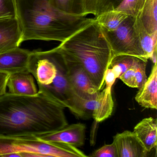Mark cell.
<instances>
[{
    "label": "cell",
    "mask_w": 157,
    "mask_h": 157,
    "mask_svg": "<svg viewBox=\"0 0 157 157\" xmlns=\"http://www.w3.org/2000/svg\"><path fill=\"white\" fill-rule=\"evenodd\" d=\"M65 107L43 94L0 96V136H39L68 124Z\"/></svg>",
    "instance_id": "6da1fadb"
},
{
    "label": "cell",
    "mask_w": 157,
    "mask_h": 157,
    "mask_svg": "<svg viewBox=\"0 0 157 157\" xmlns=\"http://www.w3.org/2000/svg\"><path fill=\"white\" fill-rule=\"evenodd\" d=\"M50 1L16 0L23 42L34 40L62 43L94 21L87 16L57 10Z\"/></svg>",
    "instance_id": "7a4b0ae2"
},
{
    "label": "cell",
    "mask_w": 157,
    "mask_h": 157,
    "mask_svg": "<svg viewBox=\"0 0 157 157\" xmlns=\"http://www.w3.org/2000/svg\"><path fill=\"white\" fill-rule=\"evenodd\" d=\"M56 48L81 65L99 90L104 87L105 73L110 67L112 51L95 20Z\"/></svg>",
    "instance_id": "3957f363"
},
{
    "label": "cell",
    "mask_w": 157,
    "mask_h": 157,
    "mask_svg": "<svg viewBox=\"0 0 157 157\" xmlns=\"http://www.w3.org/2000/svg\"><path fill=\"white\" fill-rule=\"evenodd\" d=\"M22 153H38L43 157H87L78 147L64 143L43 141L36 136H0V157Z\"/></svg>",
    "instance_id": "277c9868"
},
{
    "label": "cell",
    "mask_w": 157,
    "mask_h": 157,
    "mask_svg": "<svg viewBox=\"0 0 157 157\" xmlns=\"http://www.w3.org/2000/svg\"><path fill=\"white\" fill-rule=\"evenodd\" d=\"M135 18L128 16L113 31L101 29L111 48L112 59L117 56L126 55L147 61L134 29Z\"/></svg>",
    "instance_id": "5b68a950"
},
{
    "label": "cell",
    "mask_w": 157,
    "mask_h": 157,
    "mask_svg": "<svg viewBox=\"0 0 157 157\" xmlns=\"http://www.w3.org/2000/svg\"><path fill=\"white\" fill-rule=\"evenodd\" d=\"M56 50L61 56L66 69L67 78L74 90L90 94H93L100 91L81 65Z\"/></svg>",
    "instance_id": "8992f818"
},
{
    "label": "cell",
    "mask_w": 157,
    "mask_h": 157,
    "mask_svg": "<svg viewBox=\"0 0 157 157\" xmlns=\"http://www.w3.org/2000/svg\"><path fill=\"white\" fill-rule=\"evenodd\" d=\"M86 126L83 124L68 125L54 132L37 136L39 139L46 142L68 144L76 147L84 145Z\"/></svg>",
    "instance_id": "52a82bcc"
},
{
    "label": "cell",
    "mask_w": 157,
    "mask_h": 157,
    "mask_svg": "<svg viewBox=\"0 0 157 157\" xmlns=\"http://www.w3.org/2000/svg\"><path fill=\"white\" fill-rule=\"evenodd\" d=\"M118 157H147L148 152L133 131L125 130L114 136Z\"/></svg>",
    "instance_id": "ba28073f"
},
{
    "label": "cell",
    "mask_w": 157,
    "mask_h": 157,
    "mask_svg": "<svg viewBox=\"0 0 157 157\" xmlns=\"http://www.w3.org/2000/svg\"><path fill=\"white\" fill-rule=\"evenodd\" d=\"M23 42L17 17L0 20V53L20 47Z\"/></svg>",
    "instance_id": "9c48e42d"
},
{
    "label": "cell",
    "mask_w": 157,
    "mask_h": 157,
    "mask_svg": "<svg viewBox=\"0 0 157 157\" xmlns=\"http://www.w3.org/2000/svg\"><path fill=\"white\" fill-rule=\"evenodd\" d=\"M31 52L19 47L0 53V73L10 74L28 71Z\"/></svg>",
    "instance_id": "30bf717a"
},
{
    "label": "cell",
    "mask_w": 157,
    "mask_h": 157,
    "mask_svg": "<svg viewBox=\"0 0 157 157\" xmlns=\"http://www.w3.org/2000/svg\"><path fill=\"white\" fill-rule=\"evenodd\" d=\"M7 88L9 93L17 95H33L38 92L34 78L28 71L9 74Z\"/></svg>",
    "instance_id": "8fae6325"
},
{
    "label": "cell",
    "mask_w": 157,
    "mask_h": 157,
    "mask_svg": "<svg viewBox=\"0 0 157 157\" xmlns=\"http://www.w3.org/2000/svg\"><path fill=\"white\" fill-rule=\"evenodd\" d=\"M99 91L93 94H90L80 92L73 89V93L67 108L80 118L88 119L92 117Z\"/></svg>",
    "instance_id": "7c38bea8"
},
{
    "label": "cell",
    "mask_w": 157,
    "mask_h": 157,
    "mask_svg": "<svg viewBox=\"0 0 157 157\" xmlns=\"http://www.w3.org/2000/svg\"><path fill=\"white\" fill-rule=\"evenodd\" d=\"M137 93L135 100L142 107L157 108V65L154 64L151 72L143 85Z\"/></svg>",
    "instance_id": "4fadbf2b"
},
{
    "label": "cell",
    "mask_w": 157,
    "mask_h": 157,
    "mask_svg": "<svg viewBox=\"0 0 157 157\" xmlns=\"http://www.w3.org/2000/svg\"><path fill=\"white\" fill-rule=\"evenodd\" d=\"M133 132L146 150L151 152L157 149V121L152 117L141 120L134 127Z\"/></svg>",
    "instance_id": "5bb4252c"
},
{
    "label": "cell",
    "mask_w": 157,
    "mask_h": 157,
    "mask_svg": "<svg viewBox=\"0 0 157 157\" xmlns=\"http://www.w3.org/2000/svg\"><path fill=\"white\" fill-rule=\"evenodd\" d=\"M111 90V87L105 86L102 91H99L97 94L92 116L97 122L107 119L113 113L114 102Z\"/></svg>",
    "instance_id": "9a60e30c"
},
{
    "label": "cell",
    "mask_w": 157,
    "mask_h": 157,
    "mask_svg": "<svg viewBox=\"0 0 157 157\" xmlns=\"http://www.w3.org/2000/svg\"><path fill=\"white\" fill-rule=\"evenodd\" d=\"M134 27L142 50L148 59L153 51L157 49V33H149L138 18H135Z\"/></svg>",
    "instance_id": "2e32d148"
},
{
    "label": "cell",
    "mask_w": 157,
    "mask_h": 157,
    "mask_svg": "<svg viewBox=\"0 0 157 157\" xmlns=\"http://www.w3.org/2000/svg\"><path fill=\"white\" fill-rule=\"evenodd\" d=\"M157 0H145L138 18L149 33H157Z\"/></svg>",
    "instance_id": "e0dca14e"
},
{
    "label": "cell",
    "mask_w": 157,
    "mask_h": 157,
    "mask_svg": "<svg viewBox=\"0 0 157 157\" xmlns=\"http://www.w3.org/2000/svg\"><path fill=\"white\" fill-rule=\"evenodd\" d=\"M128 16L115 10L101 13L95 16L94 19L103 30L111 32L116 30Z\"/></svg>",
    "instance_id": "ac0fdd59"
},
{
    "label": "cell",
    "mask_w": 157,
    "mask_h": 157,
    "mask_svg": "<svg viewBox=\"0 0 157 157\" xmlns=\"http://www.w3.org/2000/svg\"><path fill=\"white\" fill-rule=\"evenodd\" d=\"M138 59L140 58L126 55L117 56L112 59L110 68L112 69L117 78L133 67Z\"/></svg>",
    "instance_id": "d6986e66"
},
{
    "label": "cell",
    "mask_w": 157,
    "mask_h": 157,
    "mask_svg": "<svg viewBox=\"0 0 157 157\" xmlns=\"http://www.w3.org/2000/svg\"><path fill=\"white\" fill-rule=\"evenodd\" d=\"M50 2L52 6L57 10L70 14L82 15L80 0H51Z\"/></svg>",
    "instance_id": "ffe728a7"
},
{
    "label": "cell",
    "mask_w": 157,
    "mask_h": 157,
    "mask_svg": "<svg viewBox=\"0 0 157 157\" xmlns=\"http://www.w3.org/2000/svg\"><path fill=\"white\" fill-rule=\"evenodd\" d=\"M145 0H124L116 10L128 16L138 18L142 10Z\"/></svg>",
    "instance_id": "44dd1931"
},
{
    "label": "cell",
    "mask_w": 157,
    "mask_h": 157,
    "mask_svg": "<svg viewBox=\"0 0 157 157\" xmlns=\"http://www.w3.org/2000/svg\"><path fill=\"white\" fill-rule=\"evenodd\" d=\"M16 17V0H0V20Z\"/></svg>",
    "instance_id": "7402d4cb"
},
{
    "label": "cell",
    "mask_w": 157,
    "mask_h": 157,
    "mask_svg": "<svg viewBox=\"0 0 157 157\" xmlns=\"http://www.w3.org/2000/svg\"><path fill=\"white\" fill-rule=\"evenodd\" d=\"M124 0H97L94 16L115 10Z\"/></svg>",
    "instance_id": "603a6c76"
},
{
    "label": "cell",
    "mask_w": 157,
    "mask_h": 157,
    "mask_svg": "<svg viewBox=\"0 0 157 157\" xmlns=\"http://www.w3.org/2000/svg\"><path fill=\"white\" fill-rule=\"evenodd\" d=\"M147 61L138 59L135 65L137 88L140 89L147 80L146 67Z\"/></svg>",
    "instance_id": "cb8c5ba5"
},
{
    "label": "cell",
    "mask_w": 157,
    "mask_h": 157,
    "mask_svg": "<svg viewBox=\"0 0 157 157\" xmlns=\"http://www.w3.org/2000/svg\"><path fill=\"white\" fill-rule=\"evenodd\" d=\"M92 157H118L117 149L114 143L105 144L94 151L90 155Z\"/></svg>",
    "instance_id": "d4e9b609"
},
{
    "label": "cell",
    "mask_w": 157,
    "mask_h": 157,
    "mask_svg": "<svg viewBox=\"0 0 157 157\" xmlns=\"http://www.w3.org/2000/svg\"><path fill=\"white\" fill-rule=\"evenodd\" d=\"M118 78L120 79L128 87L133 88H137L135 65L126 71L125 72H124Z\"/></svg>",
    "instance_id": "484cf974"
},
{
    "label": "cell",
    "mask_w": 157,
    "mask_h": 157,
    "mask_svg": "<svg viewBox=\"0 0 157 157\" xmlns=\"http://www.w3.org/2000/svg\"><path fill=\"white\" fill-rule=\"evenodd\" d=\"M97 0H80L81 11L82 16L95 15Z\"/></svg>",
    "instance_id": "4316f807"
},
{
    "label": "cell",
    "mask_w": 157,
    "mask_h": 157,
    "mask_svg": "<svg viewBox=\"0 0 157 157\" xmlns=\"http://www.w3.org/2000/svg\"><path fill=\"white\" fill-rule=\"evenodd\" d=\"M117 78L112 69L111 68H108L105 71L104 75V81L105 86L112 88Z\"/></svg>",
    "instance_id": "83f0119b"
},
{
    "label": "cell",
    "mask_w": 157,
    "mask_h": 157,
    "mask_svg": "<svg viewBox=\"0 0 157 157\" xmlns=\"http://www.w3.org/2000/svg\"><path fill=\"white\" fill-rule=\"evenodd\" d=\"M9 74L0 73V96L6 93L7 83Z\"/></svg>",
    "instance_id": "f1b7e54d"
},
{
    "label": "cell",
    "mask_w": 157,
    "mask_h": 157,
    "mask_svg": "<svg viewBox=\"0 0 157 157\" xmlns=\"http://www.w3.org/2000/svg\"><path fill=\"white\" fill-rule=\"evenodd\" d=\"M157 49L154 50L153 53L151 54L150 56L149 59H150L151 61L153 63V65L154 64H157Z\"/></svg>",
    "instance_id": "f546056e"
}]
</instances>
